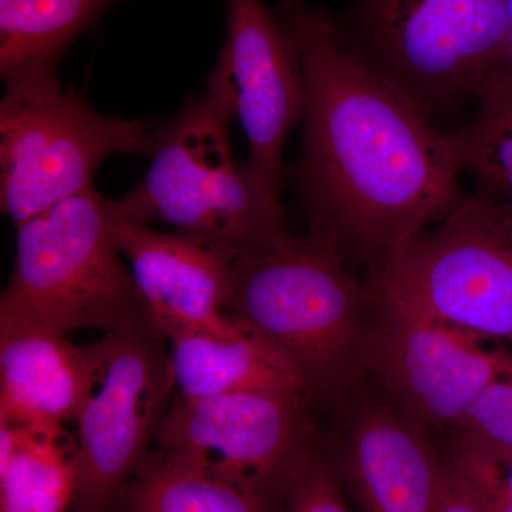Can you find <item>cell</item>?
Wrapping results in <instances>:
<instances>
[{"label":"cell","instance_id":"1","mask_svg":"<svg viewBox=\"0 0 512 512\" xmlns=\"http://www.w3.org/2000/svg\"><path fill=\"white\" fill-rule=\"evenodd\" d=\"M276 16L301 72L295 177L308 232L370 271L466 198L456 136L360 62L305 0H279Z\"/></svg>","mask_w":512,"mask_h":512},{"label":"cell","instance_id":"2","mask_svg":"<svg viewBox=\"0 0 512 512\" xmlns=\"http://www.w3.org/2000/svg\"><path fill=\"white\" fill-rule=\"evenodd\" d=\"M227 316L291 360L312 404L346 406L369 379L372 291L338 249L311 232L238 262Z\"/></svg>","mask_w":512,"mask_h":512},{"label":"cell","instance_id":"3","mask_svg":"<svg viewBox=\"0 0 512 512\" xmlns=\"http://www.w3.org/2000/svg\"><path fill=\"white\" fill-rule=\"evenodd\" d=\"M232 120L202 93L158 124L143 180L111 211L127 220L164 222L237 262L272 254L293 237L281 200L266 194L235 157Z\"/></svg>","mask_w":512,"mask_h":512},{"label":"cell","instance_id":"4","mask_svg":"<svg viewBox=\"0 0 512 512\" xmlns=\"http://www.w3.org/2000/svg\"><path fill=\"white\" fill-rule=\"evenodd\" d=\"M0 313L66 335L154 322L114 242L110 200L92 190L16 227L15 264Z\"/></svg>","mask_w":512,"mask_h":512},{"label":"cell","instance_id":"5","mask_svg":"<svg viewBox=\"0 0 512 512\" xmlns=\"http://www.w3.org/2000/svg\"><path fill=\"white\" fill-rule=\"evenodd\" d=\"M0 103V208L15 227L94 190L111 156L150 157L158 124L106 116L57 74L6 82Z\"/></svg>","mask_w":512,"mask_h":512},{"label":"cell","instance_id":"6","mask_svg":"<svg viewBox=\"0 0 512 512\" xmlns=\"http://www.w3.org/2000/svg\"><path fill=\"white\" fill-rule=\"evenodd\" d=\"M355 39L366 67L424 113L478 100L500 76L503 0H359Z\"/></svg>","mask_w":512,"mask_h":512},{"label":"cell","instance_id":"7","mask_svg":"<svg viewBox=\"0 0 512 512\" xmlns=\"http://www.w3.org/2000/svg\"><path fill=\"white\" fill-rule=\"evenodd\" d=\"M377 296L500 342L512 353V212L466 197L367 271Z\"/></svg>","mask_w":512,"mask_h":512},{"label":"cell","instance_id":"8","mask_svg":"<svg viewBox=\"0 0 512 512\" xmlns=\"http://www.w3.org/2000/svg\"><path fill=\"white\" fill-rule=\"evenodd\" d=\"M87 349L93 382L74 421L77 483L69 512H116L173 403L170 343L150 322L104 333Z\"/></svg>","mask_w":512,"mask_h":512},{"label":"cell","instance_id":"9","mask_svg":"<svg viewBox=\"0 0 512 512\" xmlns=\"http://www.w3.org/2000/svg\"><path fill=\"white\" fill-rule=\"evenodd\" d=\"M318 441L309 406L281 394L175 396L158 430L165 456L224 481L281 512L303 458Z\"/></svg>","mask_w":512,"mask_h":512},{"label":"cell","instance_id":"10","mask_svg":"<svg viewBox=\"0 0 512 512\" xmlns=\"http://www.w3.org/2000/svg\"><path fill=\"white\" fill-rule=\"evenodd\" d=\"M372 291V289H370ZM367 373L394 409L429 436L457 431L468 410L512 370L505 346L373 293Z\"/></svg>","mask_w":512,"mask_h":512},{"label":"cell","instance_id":"11","mask_svg":"<svg viewBox=\"0 0 512 512\" xmlns=\"http://www.w3.org/2000/svg\"><path fill=\"white\" fill-rule=\"evenodd\" d=\"M227 10V36L204 93L239 121L249 173L281 200L285 144L302 114L298 60L284 26L262 0H227Z\"/></svg>","mask_w":512,"mask_h":512},{"label":"cell","instance_id":"12","mask_svg":"<svg viewBox=\"0 0 512 512\" xmlns=\"http://www.w3.org/2000/svg\"><path fill=\"white\" fill-rule=\"evenodd\" d=\"M111 210V207H110ZM114 242L154 323L167 338L185 330L227 332L235 259L208 242L178 231H157L111 211Z\"/></svg>","mask_w":512,"mask_h":512},{"label":"cell","instance_id":"13","mask_svg":"<svg viewBox=\"0 0 512 512\" xmlns=\"http://www.w3.org/2000/svg\"><path fill=\"white\" fill-rule=\"evenodd\" d=\"M335 460L365 512H436L439 507L446 480L441 448L382 394L356 400Z\"/></svg>","mask_w":512,"mask_h":512},{"label":"cell","instance_id":"14","mask_svg":"<svg viewBox=\"0 0 512 512\" xmlns=\"http://www.w3.org/2000/svg\"><path fill=\"white\" fill-rule=\"evenodd\" d=\"M93 382L86 346L42 323L0 313V420L26 426L74 423Z\"/></svg>","mask_w":512,"mask_h":512},{"label":"cell","instance_id":"15","mask_svg":"<svg viewBox=\"0 0 512 512\" xmlns=\"http://www.w3.org/2000/svg\"><path fill=\"white\" fill-rule=\"evenodd\" d=\"M174 394L185 399L258 392L312 406L306 384L271 342L237 322L227 332L185 330L168 338Z\"/></svg>","mask_w":512,"mask_h":512},{"label":"cell","instance_id":"16","mask_svg":"<svg viewBox=\"0 0 512 512\" xmlns=\"http://www.w3.org/2000/svg\"><path fill=\"white\" fill-rule=\"evenodd\" d=\"M126 0H0L3 82L57 74L67 50Z\"/></svg>","mask_w":512,"mask_h":512},{"label":"cell","instance_id":"17","mask_svg":"<svg viewBox=\"0 0 512 512\" xmlns=\"http://www.w3.org/2000/svg\"><path fill=\"white\" fill-rule=\"evenodd\" d=\"M9 424L13 453L0 468V512H69L77 483L76 434L64 426Z\"/></svg>","mask_w":512,"mask_h":512},{"label":"cell","instance_id":"18","mask_svg":"<svg viewBox=\"0 0 512 512\" xmlns=\"http://www.w3.org/2000/svg\"><path fill=\"white\" fill-rule=\"evenodd\" d=\"M116 512H266L224 481L153 448L121 495Z\"/></svg>","mask_w":512,"mask_h":512},{"label":"cell","instance_id":"19","mask_svg":"<svg viewBox=\"0 0 512 512\" xmlns=\"http://www.w3.org/2000/svg\"><path fill=\"white\" fill-rule=\"evenodd\" d=\"M454 136L461 174L476 184V197L512 212V74L487 87L473 123Z\"/></svg>","mask_w":512,"mask_h":512},{"label":"cell","instance_id":"20","mask_svg":"<svg viewBox=\"0 0 512 512\" xmlns=\"http://www.w3.org/2000/svg\"><path fill=\"white\" fill-rule=\"evenodd\" d=\"M448 471L466 488L481 512H512V451L461 431L444 437Z\"/></svg>","mask_w":512,"mask_h":512},{"label":"cell","instance_id":"21","mask_svg":"<svg viewBox=\"0 0 512 512\" xmlns=\"http://www.w3.org/2000/svg\"><path fill=\"white\" fill-rule=\"evenodd\" d=\"M335 457L318 439L303 458L281 512H352Z\"/></svg>","mask_w":512,"mask_h":512},{"label":"cell","instance_id":"22","mask_svg":"<svg viewBox=\"0 0 512 512\" xmlns=\"http://www.w3.org/2000/svg\"><path fill=\"white\" fill-rule=\"evenodd\" d=\"M457 431L512 451V370L481 393Z\"/></svg>","mask_w":512,"mask_h":512},{"label":"cell","instance_id":"23","mask_svg":"<svg viewBox=\"0 0 512 512\" xmlns=\"http://www.w3.org/2000/svg\"><path fill=\"white\" fill-rule=\"evenodd\" d=\"M436 512H481L473 498L467 493L446 466V480Z\"/></svg>","mask_w":512,"mask_h":512},{"label":"cell","instance_id":"24","mask_svg":"<svg viewBox=\"0 0 512 512\" xmlns=\"http://www.w3.org/2000/svg\"><path fill=\"white\" fill-rule=\"evenodd\" d=\"M503 3L505 15V32L503 42V55H501V72L500 76L498 77L512 74V0H503Z\"/></svg>","mask_w":512,"mask_h":512}]
</instances>
